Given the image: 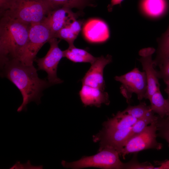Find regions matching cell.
Returning <instances> with one entry per match:
<instances>
[{
  "label": "cell",
  "mask_w": 169,
  "mask_h": 169,
  "mask_svg": "<svg viewBox=\"0 0 169 169\" xmlns=\"http://www.w3.org/2000/svg\"><path fill=\"white\" fill-rule=\"evenodd\" d=\"M154 113L152 111L137 120L132 127L128 141L133 136L142 131L149 124L158 121V118L154 115Z\"/></svg>",
  "instance_id": "d6986e66"
},
{
  "label": "cell",
  "mask_w": 169,
  "mask_h": 169,
  "mask_svg": "<svg viewBox=\"0 0 169 169\" xmlns=\"http://www.w3.org/2000/svg\"><path fill=\"white\" fill-rule=\"evenodd\" d=\"M96 154L83 156L79 160L72 162L62 160L61 164L67 168L79 169L87 167L102 169H126V163L120 160L119 154L115 149L106 147L99 150Z\"/></svg>",
  "instance_id": "5b68a950"
},
{
  "label": "cell",
  "mask_w": 169,
  "mask_h": 169,
  "mask_svg": "<svg viewBox=\"0 0 169 169\" xmlns=\"http://www.w3.org/2000/svg\"><path fill=\"white\" fill-rule=\"evenodd\" d=\"M82 33L85 39L92 43H103L110 37V31L107 24L99 18L88 20L84 25Z\"/></svg>",
  "instance_id": "4fadbf2b"
},
{
  "label": "cell",
  "mask_w": 169,
  "mask_h": 169,
  "mask_svg": "<svg viewBox=\"0 0 169 169\" xmlns=\"http://www.w3.org/2000/svg\"><path fill=\"white\" fill-rule=\"evenodd\" d=\"M162 137L164 138L169 144V136H164Z\"/></svg>",
  "instance_id": "1f68e13d"
},
{
  "label": "cell",
  "mask_w": 169,
  "mask_h": 169,
  "mask_svg": "<svg viewBox=\"0 0 169 169\" xmlns=\"http://www.w3.org/2000/svg\"><path fill=\"white\" fill-rule=\"evenodd\" d=\"M0 20L1 66L9 61L20 59L25 49L30 25L6 15Z\"/></svg>",
  "instance_id": "7a4b0ae2"
},
{
  "label": "cell",
  "mask_w": 169,
  "mask_h": 169,
  "mask_svg": "<svg viewBox=\"0 0 169 169\" xmlns=\"http://www.w3.org/2000/svg\"><path fill=\"white\" fill-rule=\"evenodd\" d=\"M155 167L151 164L139 163L135 161L126 163V169H154Z\"/></svg>",
  "instance_id": "d4e9b609"
},
{
  "label": "cell",
  "mask_w": 169,
  "mask_h": 169,
  "mask_svg": "<svg viewBox=\"0 0 169 169\" xmlns=\"http://www.w3.org/2000/svg\"><path fill=\"white\" fill-rule=\"evenodd\" d=\"M158 165H160L158 167H155L154 169H169V160L162 162H158Z\"/></svg>",
  "instance_id": "f1b7e54d"
},
{
  "label": "cell",
  "mask_w": 169,
  "mask_h": 169,
  "mask_svg": "<svg viewBox=\"0 0 169 169\" xmlns=\"http://www.w3.org/2000/svg\"><path fill=\"white\" fill-rule=\"evenodd\" d=\"M1 68L2 76L13 83L22 96L23 102L17 109L18 112L27 110V104L31 101L37 105L40 103L43 91L51 85L48 81L38 77L33 64H26L19 59L8 61Z\"/></svg>",
  "instance_id": "6da1fadb"
},
{
  "label": "cell",
  "mask_w": 169,
  "mask_h": 169,
  "mask_svg": "<svg viewBox=\"0 0 169 169\" xmlns=\"http://www.w3.org/2000/svg\"><path fill=\"white\" fill-rule=\"evenodd\" d=\"M141 8L146 15L152 18H158L163 15L167 8L166 0H142Z\"/></svg>",
  "instance_id": "9a60e30c"
},
{
  "label": "cell",
  "mask_w": 169,
  "mask_h": 169,
  "mask_svg": "<svg viewBox=\"0 0 169 169\" xmlns=\"http://www.w3.org/2000/svg\"><path fill=\"white\" fill-rule=\"evenodd\" d=\"M165 83L166 87L165 89V91L167 95L169 98V79L164 81Z\"/></svg>",
  "instance_id": "f546056e"
},
{
  "label": "cell",
  "mask_w": 169,
  "mask_h": 169,
  "mask_svg": "<svg viewBox=\"0 0 169 169\" xmlns=\"http://www.w3.org/2000/svg\"><path fill=\"white\" fill-rule=\"evenodd\" d=\"M84 105L100 107L102 104L108 105L110 103L109 95L100 89L82 84L79 93Z\"/></svg>",
  "instance_id": "5bb4252c"
},
{
  "label": "cell",
  "mask_w": 169,
  "mask_h": 169,
  "mask_svg": "<svg viewBox=\"0 0 169 169\" xmlns=\"http://www.w3.org/2000/svg\"><path fill=\"white\" fill-rule=\"evenodd\" d=\"M157 121L151 123L141 132L129 139L120 155L125 159V156L129 153L149 149H161L162 145L158 142L156 140Z\"/></svg>",
  "instance_id": "ba28073f"
},
{
  "label": "cell",
  "mask_w": 169,
  "mask_h": 169,
  "mask_svg": "<svg viewBox=\"0 0 169 169\" xmlns=\"http://www.w3.org/2000/svg\"><path fill=\"white\" fill-rule=\"evenodd\" d=\"M155 49L151 48L142 49L139 52L141 56L139 59L146 75L147 88L145 98L149 100L151 96L159 89L160 84L159 82L158 71L155 69L152 55Z\"/></svg>",
  "instance_id": "30bf717a"
},
{
  "label": "cell",
  "mask_w": 169,
  "mask_h": 169,
  "mask_svg": "<svg viewBox=\"0 0 169 169\" xmlns=\"http://www.w3.org/2000/svg\"><path fill=\"white\" fill-rule=\"evenodd\" d=\"M43 166H33L30 164V161H28L27 163L24 164H21L19 161L11 167L10 169H43Z\"/></svg>",
  "instance_id": "484cf974"
},
{
  "label": "cell",
  "mask_w": 169,
  "mask_h": 169,
  "mask_svg": "<svg viewBox=\"0 0 169 169\" xmlns=\"http://www.w3.org/2000/svg\"><path fill=\"white\" fill-rule=\"evenodd\" d=\"M158 130H159V135L169 136V119H166L161 120L158 119L157 122Z\"/></svg>",
  "instance_id": "603a6c76"
},
{
  "label": "cell",
  "mask_w": 169,
  "mask_h": 169,
  "mask_svg": "<svg viewBox=\"0 0 169 169\" xmlns=\"http://www.w3.org/2000/svg\"><path fill=\"white\" fill-rule=\"evenodd\" d=\"M115 79L121 84L120 92L127 103L130 102L133 93L137 95L140 101L145 98L147 82L145 71H141L138 68H135L125 74L115 76Z\"/></svg>",
  "instance_id": "52a82bcc"
},
{
  "label": "cell",
  "mask_w": 169,
  "mask_h": 169,
  "mask_svg": "<svg viewBox=\"0 0 169 169\" xmlns=\"http://www.w3.org/2000/svg\"><path fill=\"white\" fill-rule=\"evenodd\" d=\"M123 111L138 119L144 116L152 110L150 106H147L145 102H142L137 105L129 106Z\"/></svg>",
  "instance_id": "44dd1931"
},
{
  "label": "cell",
  "mask_w": 169,
  "mask_h": 169,
  "mask_svg": "<svg viewBox=\"0 0 169 169\" xmlns=\"http://www.w3.org/2000/svg\"><path fill=\"white\" fill-rule=\"evenodd\" d=\"M77 16L71 9L62 7L50 11L42 22L48 28L53 38L61 29L76 19Z\"/></svg>",
  "instance_id": "7c38bea8"
},
{
  "label": "cell",
  "mask_w": 169,
  "mask_h": 169,
  "mask_svg": "<svg viewBox=\"0 0 169 169\" xmlns=\"http://www.w3.org/2000/svg\"><path fill=\"white\" fill-rule=\"evenodd\" d=\"M14 0H0V15L8 10L10 7Z\"/></svg>",
  "instance_id": "83f0119b"
},
{
  "label": "cell",
  "mask_w": 169,
  "mask_h": 169,
  "mask_svg": "<svg viewBox=\"0 0 169 169\" xmlns=\"http://www.w3.org/2000/svg\"><path fill=\"white\" fill-rule=\"evenodd\" d=\"M167 119H169V114L168 115V116H167V117L166 118Z\"/></svg>",
  "instance_id": "d6a6232c"
},
{
  "label": "cell",
  "mask_w": 169,
  "mask_h": 169,
  "mask_svg": "<svg viewBox=\"0 0 169 169\" xmlns=\"http://www.w3.org/2000/svg\"><path fill=\"white\" fill-rule=\"evenodd\" d=\"M60 40L53 38L48 42L50 47L46 55L43 57L35 59L37 63L38 69L45 71L48 74V81L52 85L59 84L63 81L57 76L58 65L63 57V51L58 46Z\"/></svg>",
  "instance_id": "9c48e42d"
},
{
  "label": "cell",
  "mask_w": 169,
  "mask_h": 169,
  "mask_svg": "<svg viewBox=\"0 0 169 169\" xmlns=\"http://www.w3.org/2000/svg\"><path fill=\"white\" fill-rule=\"evenodd\" d=\"M111 62L112 57L109 55L97 57L81 79L82 84L105 90V86L103 76L104 70L106 65Z\"/></svg>",
  "instance_id": "8fae6325"
},
{
  "label": "cell",
  "mask_w": 169,
  "mask_h": 169,
  "mask_svg": "<svg viewBox=\"0 0 169 169\" xmlns=\"http://www.w3.org/2000/svg\"><path fill=\"white\" fill-rule=\"evenodd\" d=\"M123 0H111V6L120 4Z\"/></svg>",
  "instance_id": "4dcf8cb0"
},
{
  "label": "cell",
  "mask_w": 169,
  "mask_h": 169,
  "mask_svg": "<svg viewBox=\"0 0 169 169\" xmlns=\"http://www.w3.org/2000/svg\"><path fill=\"white\" fill-rule=\"evenodd\" d=\"M68 26L61 29L55 35L54 38H59L66 41L69 45L74 44V42L77 37Z\"/></svg>",
  "instance_id": "7402d4cb"
},
{
  "label": "cell",
  "mask_w": 169,
  "mask_h": 169,
  "mask_svg": "<svg viewBox=\"0 0 169 169\" xmlns=\"http://www.w3.org/2000/svg\"><path fill=\"white\" fill-rule=\"evenodd\" d=\"M50 11L44 0H14L10 8L0 16L7 15L31 24L42 22Z\"/></svg>",
  "instance_id": "277c9868"
},
{
  "label": "cell",
  "mask_w": 169,
  "mask_h": 169,
  "mask_svg": "<svg viewBox=\"0 0 169 169\" xmlns=\"http://www.w3.org/2000/svg\"><path fill=\"white\" fill-rule=\"evenodd\" d=\"M158 71L159 78L164 81L169 79V58L160 67Z\"/></svg>",
  "instance_id": "cb8c5ba5"
},
{
  "label": "cell",
  "mask_w": 169,
  "mask_h": 169,
  "mask_svg": "<svg viewBox=\"0 0 169 169\" xmlns=\"http://www.w3.org/2000/svg\"><path fill=\"white\" fill-rule=\"evenodd\" d=\"M149 100L151 110L157 114L161 118L167 116L169 114V98L165 99L160 89L157 90L151 96Z\"/></svg>",
  "instance_id": "e0dca14e"
},
{
  "label": "cell",
  "mask_w": 169,
  "mask_h": 169,
  "mask_svg": "<svg viewBox=\"0 0 169 169\" xmlns=\"http://www.w3.org/2000/svg\"><path fill=\"white\" fill-rule=\"evenodd\" d=\"M169 58V27L160 41L157 56L153 60L155 67H160Z\"/></svg>",
  "instance_id": "ac0fdd59"
},
{
  "label": "cell",
  "mask_w": 169,
  "mask_h": 169,
  "mask_svg": "<svg viewBox=\"0 0 169 169\" xmlns=\"http://www.w3.org/2000/svg\"><path fill=\"white\" fill-rule=\"evenodd\" d=\"M63 53V57L74 63H89L91 64L97 58L86 50L76 48L74 44L69 45Z\"/></svg>",
  "instance_id": "2e32d148"
},
{
  "label": "cell",
  "mask_w": 169,
  "mask_h": 169,
  "mask_svg": "<svg viewBox=\"0 0 169 169\" xmlns=\"http://www.w3.org/2000/svg\"><path fill=\"white\" fill-rule=\"evenodd\" d=\"M68 26L77 35H78L81 29V23L80 21L75 19Z\"/></svg>",
  "instance_id": "4316f807"
},
{
  "label": "cell",
  "mask_w": 169,
  "mask_h": 169,
  "mask_svg": "<svg viewBox=\"0 0 169 169\" xmlns=\"http://www.w3.org/2000/svg\"><path fill=\"white\" fill-rule=\"evenodd\" d=\"M52 38L50 30L43 22L31 24L25 49L19 60L26 64L33 65L38 51Z\"/></svg>",
  "instance_id": "8992f818"
},
{
  "label": "cell",
  "mask_w": 169,
  "mask_h": 169,
  "mask_svg": "<svg viewBox=\"0 0 169 169\" xmlns=\"http://www.w3.org/2000/svg\"><path fill=\"white\" fill-rule=\"evenodd\" d=\"M137 120L123 111L118 112L105 122L102 130L93 136L94 142L100 143L99 150L110 148L117 151L120 155Z\"/></svg>",
  "instance_id": "3957f363"
},
{
  "label": "cell",
  "mask_w": 169,
  "mask_h": 169,
  "mask_svg": "<svg viewBox=\"0 0 169 169\" xmlns=\"http://www.w3.org/2000/svg\"><path fill=\"white\" fill-rule=\"evenodd\" d=\"M50 11L62 7L70 9L81 8L85 5L86 0H44Z\"/></svg>",
  "instance_id": "ffe728a7"
}]
</instances>
